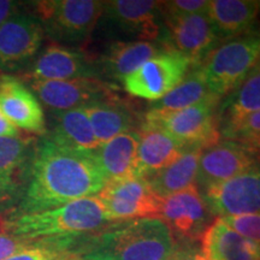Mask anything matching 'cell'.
<instances>
[{"mask_svg":"<svg viewBox=\"0 0 260 260\" xmlns=\"http://www.w3.org/2000/svg\"><path fill=\"white\" fill-rule=\"evenodd\" d=\"M105 184L94 153L63 147L45 135L35 145L27 184L11 216L39 212L94 197Z\"/></svg>","mask_w":260,"mask_h":260,"instance_id":"6da1fadb","label":"cell"},{"mask_svg":"<svg viewBox=\"0 0 260 260\" xmlns=\"http://www.w3.org/2000/svg\"><path fill=\"white\" fill-rule=\"evenodd\" d=\"M113 225L102 201L94 195L53 209L10 216L2 223V229L28 240H48L90 235Z\"/></svg>","mask_w":260,"mask_h":260,"instance_id":"7a4b0ae2","label":"cell"},{"mask_svg":"<svg viewBox=\"0 0 260 260\" xmlns=\"http://www.w3.org/2000/svg\"><path fill=\"white\" fill-rule=\"evenodd\" d=\"M93 248L109 252L117 260H174L184 247L160 218L115 224L96 234Z\"/></svg>","mask_w":260,"mask_h":260,"instance_id":"3957f363","label":"cell"},{"mask_svg":"<svg viewBox=\"0 0 260 260\" xmlns=\"http://www.w3.org/2000/svg\"><path fill=\"white\" fill-rule=\"evenodd\" d=\"M259 31L220 42L199 65L207 87L223 99L233 93L254 69L259 57Z\"/></svg>","mask_w":260,"mask_h":260,"instance_id":"277c9868","label":"cell"},{"mask_svg":"<svg viewBox=\"0 0 260 260\" xmlns=\"http://www.w3.org/2000/svg\"><path fill=\"white\" fill-rule=\"evenodd\" d=\"M45 37L58 45L86 42L99 24L104 2L98 0H41L30 3Z\"/></svg>","mask_w":260,"mask_h":260,"instance_id":"5b68a950","label":"cell"},{"mask_svg":"<svg viewBox=\"0 0 260 260\" xmlns=\"http://www.w3.org/2000/svg\"><path fill=\"white\" fill-rule=\"evenodd\" d=\"M121 41H151L164 44L165 25L161 2L111 0L104 2L100 21Z\"/></svg>","mask_w":260,"mask_h":260,"instance_id":"8992f818","label":"cell"},{"mask_svg":"<svg viewBox=\"0 0 260 260\" xmlns=\"http://www.w3.org/2000/svg\"><path fill=\"white\" fill-rule=\"evenodd\" d=\"M220 100L219 98H211L174 112L146 111L142 119L160 126L186 148H206L220 140L217 117Z\"/></svg>","mask_w":260,"mask_h":260,"instance_id":"52a82bcc","label":"cell"},{"mask_svg":"<svg viewBox=\"0 0 260 260\" xmlns=\"http://www.w3.org/2000/svg\"><path fill=\"white\" fill-rule=\"evenodd\" d=\"M106 216L113 224L135 219L159 218L162 198L144 177L133 176L107 182L98 194Z\"/></svg>","mask_w":260,"mask_h":260,"instance_id":"ba28073f","label":"cell"},{"mask_svg":"<svg viewBox=\"0 0 260 260\" xmlns=\"http://www.w3.org/2000/svg\"><path fill=\"white\" fill-rule=\"evenodd\" d=\"M41 105L51 113L82 109L95 103L119 99L117 87L103 79L25 82Z\"/></svg>","mask_w":260,"mask_h":260,"instance_id":"9c48e42d","label":"cell"},{"mask_svg":"<svg viewBox=\"0 0 260 260\" xmlns=\"http://www.w3.org/2000/svg\"><path fill=\"white\" fill-rule=\"evenodd\" d=\"M191 69L190 61L175 51H165L122 80L130 95L154 103L175 88Z\"/></svg>","mask_w":260,"mask_h":260,"instance_id":"30bf717a","label":"cell"},{"mask_svg":"<svg viewBox=\"0 0 260 260\" xmlns=\"http://www.w3.org/2000/svg\"><path fill=\"white\" fill-rule=\"evenodd\" d=\"M22 74V81L102 79L98 59L80 47L52 44L39 52Z\"/></svg>","mask_w":260,"mask_h":260,"instance_id":"8fae6325","label":"cell"},{"mask_svg":"<svg viewBox=\"0 0 260 260\" xmlns=\"http://www.w3.org/2000/svg\"><path fill=\"white\" fill-rule=\"evenodd\" d=\"M159 218L183 246L200 240L216 219L197 184L162 198Z\"/></svg>","mask_w":260,"mask_h":260,"instance_id":"7c38bea8","label":"cell"},{"mask_svg":"<svg viewBox=\"0 0 260 260\" xmlns=\"http://www.w3.org/2000/svg\"><path fill=\"white\" fill-rule=\"evenodd\" d=\"M45 40L34 15L17 12L0 27V73H23L40 52Z\"/></svg>","mask_w":260,"mask_h":260,"instance_id":"4fadbf2b","label":"cell"},{"mask_svg":"<svg viewBox=\"0 0 260 260\" xmlns=\"http://www.w3.org/2000/svg\"><path fill=\"white\" fill-rule=\"evenodd\" d=\"M214 216L260 213V164L201 191Z\"/></svg>","mask_w":260,"mask_h":260,"instance_id":"5bb4252c","label":"cell"},{"mask_svg":"<svg viewBox=\"0 0 260 260\" xmlns=\"http://www.w3.org/2000/svg\"><path fill=\"white\" fill-rule=\"evenodd\" d=\"M164 45L186 57L191 68L199 67L210 52L222 42L206 14L164 18Z\"/></svg>","mask_w":260,"mask_h":260,"instance_id":"9a60e30c","label":"cell"},{"mask_svg":"<svg viewBox=\"0 0 260 260\" xmlns=\"http://www.w3.org/2000/svg\"><path fill=\"white\" fill-rule=\"evenodd\" d=\"M260 164V154L237 142L220 139L204 148L200 155L197 186L200 191L230 180Z\"/></svg>","mask_w":260,"mask_h":260,"instance_id":"2e32d148","label":"cell"},{"mask_svg":"<svg viewBox=\"0 0 260 260\" xmlns=\"http://www.w3.org/2000/svg\"><path fill=\"white\" fill-rule=\"evenodd\" d=\"M0 111L19 130L39 136L47 134L42 105L19 77L0 76Z\"/></svg>","mask_w":260,"mask_h":260,"instance_id":"e0dca14e","label":"cell"},{"mask_svg":"<svg viewBox=\"0 0 260 260\" xmlns=\"http://www.w3.org/2000/svg\"><path fill=\"white\" fill-rule=\"evenodd\" d=\"M34 148L31 139L0 138V210L21 199Z\"/></svg>","mask_w":260,"mask_h":260,"instance_id":"ac0fdd59","label":"cell"},{"mask_svg":"<svg viewBox=\"0 0 260 260\" xmlns=\"http://www.w3.org/2000/svg\"><path fill=\"white\" fill-rule=\"evenodd\" d=\"M139 133L138 176L147 180L170 167L186 151V147L160 126L141 119Z\"/></svg>","mask_w":260,"mask_h":260,"instance_id":"d6986e66","label":"cell"},{"mask_svg":"<svg viewBox=\"0 0 260 260\" xmlns=\"http://www.w3.org/2000/svg\"><path fill=\"white\" fill-rule=\"evenodd\" d=\"M165 51H171L160 42L116 40L98 58L100 76L122 82V80L146 61Z\"/></svg>","mask_w":260,"mask_h":260,"instance_id":"ffe728a7","label":"cell"},{"mask_svg":"<svg viewBox=\"0 0 260 260\" xmlns=\"http://www.w3.org/2000/svg\"><path fill=\"white\" fill-rule=\"evenodd\" d=\"M259 14L255 0H211L206 12L222 42L253 31Z\"/></svg>","mask_w":260,"mask_h":260,"instance_id":"44dd1931","label":"cell"},{"mask_svg":"<svg viewBox=\"0 0 260 260\" xmlns=\"http://www.w3.org/2000/svg\"><path fill=\"white\" fill-rule=\"evenodd\" d=\"M201 253L206 260H259L260 245L216 218L201 236Z\"/></svg>","mask_w":260,"mask_h":260,"instance_id":"7402d4cb","label":"cell"},{"mask_svg":"<svg viewBox=\"0 0 260 260\" xmlns=\"http://www.w3.org/2000/svg\"><path fill=\"white\" fill-rule=\"evenodd\" d=\"M139 133L130 130L105 142L94 153L106 183L138 176Z\"/></svg>","mask_w":260,"mask_h":260,"instance_id":"603a6c76","label":"cell"},{"mask_svg":"<svg viewBox=\"0 0 260 260\" xmlns=\"http://www.w3.org/2000/svg\"><path fill=\"white\" fill-rule=\"evenodd\" d=\"M46 136L63 147L83 153H95L102 146L83 109L52 113V128Z\"/></svg>","mask_w":260,"mask_h":260,"instance_id":"cb8c5ba5","label":"cell"},{"mask_svg":"<svg viewBox=\"0 0 260 260\" xmlns=\"http://www.w3.org/2000/svg\"><path fill=\"white\" fill-rule=\"evenodd\" d=\"M100 145L130 130H136L138 118L121 99L107 100L82 107Z\"/></svg>","mask_w":260,"mask_h":260,"instance_id":"d4e9b609","label":"cell"},{"mask_svg":"<svg viewBox=\"0 0 260 260\" xmlns=\"http://www.w3.org/2000/svg\"><path fill=\"white\" fill-rule=\"evenodd\" d=\"M203 149L201 147L187 148L170 167L147 178L155 193L160 198H165L195 186Z\"/></svg>","mask_w":260,"mask_h":260,"instance_id":"484cf974","label":"cell"},{"mask_svg":"<svg viewBox=\"0 0 260 260\" xmlns=\"http://www.w3.org/2000/svg\"><path fill=\"white\" fill-rule=\"evenodd\" d=\"M258 111H260V71H252L233 93L220 100L217 110L219 133Z\"/></svg>","mask_w":260,"mask_h":260,"instance_id":"4316f807","label":"cell"},{"mask_svg":"<svg viewBox=\"0 0 260 260\" xmlns=\"http://www.w3.org/2000/svg\"><path fill=\"white\" fill-rule=\"evenodd\" d=\"M211 98L218 96L213 95L210 92L199 67H195L188 71L186 77L167 95L162 96L158 102L151 103L147 111L157 113L174 112L187 109Z\"/></svg>","mask_w":260,"mask_h":260,"instance_id":"83f0119b","label":"cell"},{"mask_svg":"<svg viewBox=\"0 0 260 260\" xmlns=\"http://www.w3.org/2000/svg\"><path fill=\"white\" fill-rule=\"evenodd\" d=\"M90 235L68 239L35 240L28 248L5 260H76L79 254L88 249Z\"/></svg>","mask_w":260,"mask_h":260,"instance_id":"f1b7e54d","label":"cell"},{"mask_svg":"<svg viewBox=\"0 0 260 260\" xmlns=\"http://www.w3.org/2000/svg\"><path fill=\"white\" fill-rule=\"evenodd\" d=\"M219 134L220 139L237 142L260 154V111L246 116L236 124L223 129Z\"/></svg>","mask_w":260,"mask_h":260,"instance_id":"f546056e","label":"cell"},{"mask_svg":"<svg viewBox=\"0 0 260 260\" xmlns=\"http://www.w3.org/2000/svg\"><path fill=\"white\" fill-rule=\"evenodd\" d=\"M207 9H209V2L207 0H172V2H161V11L164 18L206 14Z\"/></svg>","mask_w":260,"mask_h":260,"instance_id":"4dcf8cb0","label":"cell"},{"mask_svg":"<svg viewBox=\"0 0 260 260\" xmlns=\"http://www.w3.org/2000/svg\"><path fill=\"white\" fill-rule=\"evenodd\" d=\"M222 219L237 234L260 245V213L229 216Z\"/></svg>","mask_w":260,"mask_h":260,"instance_id":"1f68e13d","label":"cell"},{"mask_svg":"<svg viewBox=\"0 0 260 260\" xmlns=\"http://www.w3.org/2000/svg\"><path fill=\"white\" fill-rule=\"evenodd\" d=\"M35 240H28L24 237L12 235L10 233L0 232V260L8 259L9 256L23 251L34 243Z\"/></svg>","mask_w":260,"mask_h":260,"instance_id":"d6a6232c","label":"cell"},{"mask_svg":"<svg viewBox=\"0 0 260 260\" xmlns=\"http://www.w3.org/2000/svg\"><path fill=\"white\" fill-rule=\"evenodd\" d=\"M0 138H21V130L16 128L0 111Z\"/></svg>","mask_w":260,"mask_h":260,"instance_id":"836d02e7","label":"cell"},{"mask_svg":"<svg viewBox=\"0 0 260 260\" xmlns=\"http://www.w3.org/2000/svg\"><path fill=\"white\" fill-rule=\"evenodd\" d=\"M18 12V3L10 0H0V27L5 23L10 17Z\"/></svg>","mask_w":260,"mask_h":260,"instance_id":"e575fe53","label":"cell"},{"mask_svg":"<svg viewBox=\"0 0 260 260\" xmlns=\"http://www.w3.org/2000/svg\"><path fill=\"white\" fill-rule=\"evenodd\" d=\"M76 260H117L109 252L100 248H93L90 251L83 252L79 254Z\"/></svg>","mask_w":260,"mask_h":260,"instance_id":"d590c367","label":"cell"},{"mask_svg":"<svg viewBox=\"0 0 260 260\" xmlns=\"http://www.w3.org/2000/svg\"><path fill=\"white\" fill-rule=\"evenodd\" d=\"M174 260H206L199 249L187 247Z\"/></svg>","mask_w":260,"mask_h":260,"instance_id":"8d00e7d4","label":"cell"},{"mask_svg":"<svg viewBox=\"0 0 260 260\" xmlns=\"http://www.w3.org/2000/svg\"><path fill=\"white\" fill-rule=\"evenodd\" d=\"M259 37H260V31H259ZM253 71H260V48H259V57H258V60H256V64L254 67V69Z\"/></svg>","mask_w":260,"mask_h":260,"instance_id":"74e56055","label":"cell"},{"mask_svg":"<svg viewBox=\"0 0 260 260\" xmlns=\"http://www.w3.org/2000/svg\"><path fill=\"white\" fill-rule=\"evenodd\" d=\"M259 260H260V259H259Z\"/></svg>","mask_w":260,"mask_h":260,"instance_id":"f35d334b","label":"cell"}]
</instances>
